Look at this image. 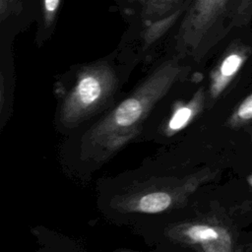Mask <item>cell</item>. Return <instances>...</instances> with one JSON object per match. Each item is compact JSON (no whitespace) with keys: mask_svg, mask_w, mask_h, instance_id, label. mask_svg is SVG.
<instances>
[{"mask_svg":"<svg viewBox=\"0 0 252 252\" xmlns=\"http://www.w3.org/2000/svg\"><path fill=\"white\" fill-rule=\"evenodd\" d=\"M215 174L208 166L196 165L192 149L178 142L135 169L101 179L98 208L109 221L137 228L188 205Z\"/></svg>","mask_w":252,"mask_h":252,"instance_id":"obj_1","label":"cell"},{"mask_svg":"<svg viewBox=\"0 0 252 252\" xmlns=\"http://www.w3.org/2000/svg\"><path fill=\"white\" fill-rule=\"evenodd\" d=\"M195 67L187 60L166 54L145 77L102 115L75 134L66 137L60 159L66 170L87 179L120 151L138 141L158 101Z\"/></svg>","mask_w":252,"mask_h":252,"instance_id":"obj_2","label":"cell"},{"mask_svg":"<svg viewBox=\"0 0 252 252\" xmlns=\"http://www.w3.org/2000/svg\"><path fill=\"white\" fill-rule=\"evenodd\" d=\"M138 63L133 54L119 48L61 74L54 83L55 130L69 137L107 111L121 97Z\"/></svg>","mask_w":252,"mask_h":252,"instance_id":"obj_3","label":"cell"},{"mask_svg":"<svg viewBox=\"0 0 252 252\" xmlns=\"http://www.w3.org/2000/svg\"><path fill=\"white\" fill-rule=\"evenodd\" d=\"M203 82L204 75L194 69L175 84L154 108L138 141L163 147L181 141L207 109V88Z\"/></svg>","mask_w":252,"mask_h":252,"instance_id":"obj_4","label":"cell"},{"mask_svg":"<svg viewBox=\"0 0 252 252\" xmlns=\"http://www.w3.org/2000/svg\"><path fill=\"white\" fill-rule=\"evenodd\" d=\"M229 2L230 0H192L187 5L166 54L181 57L194 67L199 64L215 43L217 29Z\"/></svg>","mask_w":252,"mask_h":252,"instance_id":"obj_5","label":"cell"},{"mask_svg":"<svg viewBox=\"0 0 252 252\" xmlns=\"http://www.w3.org/2000/svg\"><path fill=\"white\" fill-rule=\"evenodd\" d=\"M247 58V51L242 46L228 49L215 64L209 75L207 88V109H211L221 96Z\"/></svg>","mask_w":252,"mask_h":252,"instance_id":"obj_6","label":"cell"},{"mask_svg":"<svg viewBox=\"0 0 252 252\" xmlns=\"http://www.w3.org/2000/svg\"><path fill=\"white\" fill-rule=\"evenodd\" d=\"M188 4H184L172 13L161 17L157 20H153L146 23V26L140 33L141 50L139 52L140 62L147 57V51L153 47L159 39L167 33L170 29L181 19V16L185 13Z\"/></svg>","mask_w":252,"mask_h":252,"instance_id":"obj_7","label":"cell"},{"mask_svg":"<svg viewBox=\"0 0 252 252\" xmlns=\"http://www.w3.org/2000/svg\"><path fill=\"white\" fill-rule=\"evenodd\" d=\"M186 0H147L143 5L141 17L145 23L164 17L182 5Z\"/></svg>","mask_w":252,"mask_h":252,"instance_id":"obj_8","label":"cell"},{"mask_svg":"<svg viewBox=\"0 0 252 252\" xmlns=\"http://www.w3.org/2000/svg\"><path fill=\"white\" fill-rule=\"evenodd\" d=\"M62 0H42L41 30L37 33V41L45 40L51 33L56 23L57 14Z\"/></svg>","mask_w":252,"mask_h":252,"instance_id":"obj_9","label":"cell"},{"mask_svg":"<svg viewBox=\"0 0 252 252\" xmlns=\"http://www.w3.org/2000/svg\"><path fill=\"white\" fill-rule=\"evenodd\" d=\"M252 120V94L247 95L229 115L226 124L230 128H237Z\"/></svg>","mask_w":252,"mask_h":252,"instance_id":"obj_10","label":"cell"},{"mask_svg":"<svg viewBox=\"0 0 252 252\" xmlns=\"http://www.w3.org/2000/svg\"><path fill=\"white\" fill-rule=\"evenodd\" d=\"M24 3L25 0H0V21L3 23L8 18L19 15L24 9Z\"/></svg>","mask_w":252,"mask_h":252,"instance_id":"obj_11","label":"cell"},{"mask_svg":"<svg viewBox=\"0 0 252 252\" xmlns=\"http://www.w3.org/2000/svg\"><path fill=\"white\" fill-rule=\"evenodd\" d=\"M129 2H136V3H139V4H142V5H144L146 2H147V0H128Z\"/></svg>","mask_w":252,"mask_h":252,"instance_id":"obj_12","label":"cell"},{"mask_svg":"<svg viewBox=\"0 0 252 252\" xmlns=\"http://www.w3.org/2000/svg\"><path fill=\"white\" fill-rule=\"evenodd\" d=\"M248 183H249V184L252 186V175L248 177Z\"/></svg>","mask_w":252,"mask_h":252,"instance_id":"obj_13","label":"cell"}]
</instances>
